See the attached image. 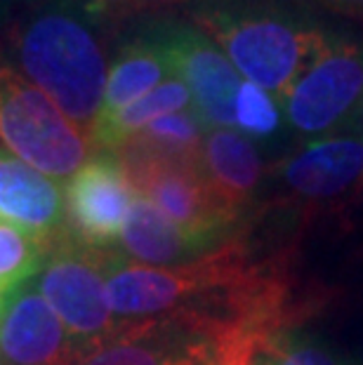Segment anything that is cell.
I'll return each mask as SVG.
<instances>
[{"instance_id": "cell-1", "label": "cell", "mask_w": 363, "mask_h": 365, "mask_svg": "<svg viewBox=\"0 0 363 365\" xmlns=\"http://www.w3.org/2000/svg\"><path fill=\"white\" fill-rule=\"evenodd\" d=\"M241 78L279 99L292 90L330 34L269 0H210L194 12Z\"/></svg>"}, {"instance_id": "cell-2", "label": "cell", "mask_w": 363, "mask_h": 365, "mask_svg": "<svg viewBox=\"0 0 363 365\" xmlns=\"http://www.w3.org/2000/svg\"><path fill=\"white\" fill-rule=\"evenodd\" d=\"M262 262L243 238L224 240L213 252L177 267H146L109 252L106 292L111 312L133 321L177 312L205 314L231 287L250 278Z\"/></svg>"}, {"instance_id": "cell-3", "label": "cell", "mask_w": 363, "mask_h": 365, "mask_svg": "<svg viewBox=\"0 0 363 365\" xmlns=\"http://www.w3.org/2000/svg\"><path fill=\"white\" fill-rule=\"evenodd\" d=\"M17 50L26 78L90 137L109 76L92 29L68 7H50L26 21Z\"/></svg>"}, {"instance_id": "cell-4", "label": "cell", "mask_w": 363, "mask_h": 365, "mask_svg": "<svg viewBox=\"0 0 363 365\" xmlns=\"http://www.w3.org/2000/svg\"><path fill=\"white\" fill-rule=\"evenodd\" d=\"M0 137L50 180H71L90 156V137L12 66H0Z\"/></svg>"}, {"instance_id": "cell-5", "label": "cell", "mask_w": 363, "mask_h": 365, "mask_svg": "<svg viewBox=\"0 0 363 365\" xmlns=\"http://www.w3.org/2000/svg\"><path fill=\"white\" fill-rule=\"evenodd\" d=\"M116 156L126 170L133 191L149 198L170 222L215 245L231 238L238 217L215 196L203 177L198 156H160L133 142L123 144Z\"/></svg>"}, {"instance_id": "cell-6", "label": "cell", "mask_w": 363, "mask_h": 365, "mask_svg": "<svg viewBox=\"0 0 363 365\" xmlns=\"http://www.w3.org/2000/svg\"><path fill=\"white\" fill-rule=\"evenodd\" d=\"M106 255L109 250L64 238L52 245L36 281L45 302L83 354H90L123 325L116 323L106 292Z\"/></svg>"}, {"instance_id": "cell-7", "label": "cell", "mask_w": 363, "mask_h": 365, "mask_svg": "<svg viewBox=\"0 0 363 365\" xmlns=\"http://www.w3.org/2000/svg\"><path fill=\"white\" fill-rule=\"evenodd\" d=\"M363 106V45L330 34L281 108L290 128L316 137L342 125Z\"/></svg>"}, {"instance_id": "cell-8", "label": "cell", "mask_w": 363, "mask_h": 365, "mask_svg": "<svg viewBox=\"0 0 363 365\" xmlns=\"http://www.w3.org/2000/svg\"><path fill=\"white\" fill-rule=\"evenodd\" d=\"M76 365H220L213 318L177 312L123 323Z\"/></svg>"}, {"instance_id": "cell-9", "label": "cell", "mask_w": 363, "mask_h": 365, "mask_svg": "<svg viewBox=\"0 0 363 365\" xmlns=\"http://www.w3.org/2000/svg\"><path fill=\"white\" fill-rule=\"evenodd\" d=\"M149 38L165 54L173 76L189 88L205 130L234 128V102L243 81L220 45L200 26L182 21L153 26Z\"/></svg>"}, {"instance_id": "cell-10", "label": "cell", "mask_w": 363, "mask_h": 365, "mask_svg": "<svg viewBox=\"0 0 363 365\" xmlns=\"http://www.w3.org/2000/svg\"><path fill=\"white\" fill-rule=\"evenodd\" d=\"M135 191L116 153L102 151L66 182L64 217L71 238L106 250L126 227Z\"/></svg>"}, {"instance_id": "cell-11", "label": "cell", "mask_w": 363, "mask_h": 365, "mask_svg": "<svg viewBox=\"0 0 363 365\" xmlns=\"http://www.w3.org/2000/svg\"><path fill=\"white\" fill-rule=\"evenodd\" d=\"M83 356L36 281L10 294L0 323V365H76Z\"/></svg>"}, {"instance_id": "cell-12", "label": "cell", "mask_w": 363, "mask_h": 365, "mask_svg": "<svg viewBox=\"0 0 363 365\" xmlns=\"http://www.w3.org/2000/svg\"><path fill=\"white\" fill-rule=\"evenodd\" d=\"M281 182L307 203H339L363 193V135H330L302 144L281 163Z\"/></svg>"}, {"instance_id": "cell-13", "label": "cell", "mask_w": 363, "mask_h": 365, "mask_svg": "<svg viewBox=\"0 0 363 365\" xmlns=\"http://www.w3.org/2000/svg\"><path fill=\"white\" fill-rule=\"evenodd\" d=\"M198 163L220 203L236 217L241 215L265 173L252 139L236 128L208 130L200 144Z\"/></svg>"}, {"instance_id": "cell-14", "label": "cell", "mask_w": 363, "mask_h": 365, "mask_svg": "<svg viewBox=\"0 0 363 365\" xmlns=\"http://www.w3.org/2000/svg\"><path fill=\"white\" fill-rule=\"evenodd\" d=\"M121 245L126 255L146 267H177V264L194 262L220 247L177 227L140 193H135L133 205H130Z\"/></svg>"}, {"instance_id": "cell-15", "label": "cell", "mask_w": 363, "mask_h": 365, "mask_svg": "<svg viewBox=\"0 0 363 365\" xmlns=\"http://www.w3.org/2000/svg\"><path fill=\"white\" fill-rule=\"evenodd\" d=\"M0 217L50 238L64 220V191L7 151L0 153Z\"/></svg>"}, {"instance_id": "cell-16", "label": "cell", "mask_w": 363, "mask_h": 365, "mask_svg": "<svg viewBox=\"0 0 363 365\" xmlns=\"http://www.w3.org/2000/svg\"><path fill=\"white\" fill-rule=\"evenodd\" d=\"M170 76L173 71L165 61V54L149 36L126 43L116 54L109 76H106L104 102L97 120L109 118L121 108L135 104L137 99L156 90Z\"/></svg>"}, {"instance_id": "cell-17", "label": "cell", "mask_w": 363, "mask_h": 365, "mask_svg": "<svg viewBox=\"0 0 363 365\" xmlns=\"http://www.w3.org/2000/svg\"><path fill=\"white\" fill-rule=\"evenodd\" d=\"M184 108H194L191 92L177 76H170L168 81L160 83L156 90H151L149 95L137 99L135 104L121 108L109 118L95 120L90 130V144L99 151L116 153L153 120L163 118L168 113L184 111Z\"/></svg>"}, {"instance_id": "cell-18", "label": "cell", "mask_w": 363, "mask_h": 365, "mask_svg": "<svg viewBox=\"0 0 363 365\" xmlns=\"http://www.w3.org/2000/svg\"><path fill=\"white\" fill-rule=\"evenodd\" d=\"M52 250L50 238L0 217V294H12L43 269Z\"/></svg>"}, {"instance_id": "cell-19", "label": "cell", "mask_w": 363, "mask_h": 365, "mask_svg": "<svg viewBox=\"0 0 363 365\" xmlns=\"http://www.w3.org/2000/svg\"><path fill=\"white\" fill-rule=\"evenodd\" d=\"M205 132L208 130L194 108H184V111L168 113L163 118L153 120L151 125L137 132L130 142L142 146L146 151L160 153V156L191 158L200 153Z\"/></svg>"}, {"instance_id": "cell-20", "label": "cell", "mask_w": 363, "mask_h": 365, "mask_svg": "<svg viewBox=\"0 0 363 365\" xmlns=\"http://www.w3.org/2000/svg\"><path fill=\"white\" fill-rule=\"evenodd\" d=\"M234 128L250 139H267L281 128L279 102L260 85L243 81L234 102Z\"/></svg>"}, {"instance_id": "cell-21", "label": "cell", "mask_w": 363, "mask_h": 365, "mask_svg": "<svg viewBox=\"0 0 363 365\" xmlns=\"http://www.w3.org/2000/svg\"><path fill=\"white\" fill-rule=\"evenodd\" d=\"M255 365H339V363L328 351H323V349L285 335L276 344L269 346L255 361Z\"/></svg>"}, {"instance_id": "cell-22", "label": "cell", "mask_w": 363, "mask_h": 365, "mask_svg": "<svg viewBox=\"0 0 363 365\" xmlns=\"http://www.w3.org/2000/svg\"><path fill=\"white\" fill-rule=\"evenodd\" d=\"M319 3L339 10L344 14H354V17H363V0H319Z\"/></svg>"}, {"instance_id": "cell-23", "label": "cell", "mask_w": 363, "mask_h": 365, "mask_svg": "<svg viewBox=\"0 0 363 365\" xmlns=\"http://www.w3.org/2000/svg\"><path fill=\"white\" fill-rule=\"evenodd\" d=\"M7 299H10V294H0V323H3V316H5V309H7Z\"/></svg>"}, {"instance_id": "cell-24", "label": "cell", "mask_w": 363, "mask_h": 365, "mask_svg": "<svg viewBox=\"0 0 363 365\" xmlns=\"http://www.w3.org/2000/svg\"><path fill=\"white\" fill-rule=\"evenodd\" d=\"M135 3H156V0H135Z\"/></svg>"}, {"instance_id": "cell-25", "label": "cell", "mask_w": 363, "mask_h": 365, "mask_svg": "<svg viewBox=\"0 0 363 365\" xmlns=\"http://www.w3.org/2000/svg\"><path fill=\"white\" fill-rule=\"evenodd\" d=\"M0 153H3V137H0Z\"/></svg>"}, {"instance_id": "cell-26", "label": "cell", "mask_w": 363, "mask_h": 365, "mask_svg": "<svg viewBox=\"0 0 363 365\" xmlns=\"http://www.w3.org/2000/svg\"><path fill=\"white\" fill-rule=\"evenodd\" d=\"M361 115H363V106H361Z\"/></svg>"}]
</instances>
